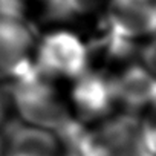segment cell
Returning a JSON list of instances; mask_svg holds the SVG:
<instances>
[{
	"label": "cell",
	"instance_id": "10",
	"mask_svg": "<svg viewBox=\"0 0 156 156\" xmlns=\"http://www.w3.org/2000/svg\"><path fill=\"white\" fill-rule=\"evenodd\" d=\"M3 104H5V101H3L2 92H0V119H2V116H3Z\"/></svg>",
	"mask_w": 156,
	"mask_h": 156
},
{
	"label": "cell",
	"instance_id": "1",
	"mask_svg": "<svg viewBox=\"0 0 156 156\" xmlns=\"http://www.w3.org/2000/svg\"><path fill=\"white\" fill-rule=\"evenodd\" d=\"M11 100L28 126L52 132L60 142L70 144L83 132V124L73 118L57 98L49 78L35 67L29 75L9 83Z\"/></svg>",
	"mask_w": 156,
	"mask_h": 156
},
{
	"label": "cell",
	"instance_id": "11",
	"mask_svg": "<svg viewBox=\"0 0 156 156\" xmlns=\"http://www.w3.org/2000/svg\"><path fill=\"white\" fill-rule=\"evenodd\" d=\"M23 2H25V0H23ZM41 2H49V0H41Z\"/></svg>",
	"mask_w": 156,
	"mask_h": 156
},
{
	"label": "cell",
	"instance_id": "2",
	"mask_svg": "<svg viewBox=\"0 0 156 156\" xmlns=\"http://www.w3.org/2000/svg\"><path fill=\"white\" fill-rule=\"evenodd\" d=\"M78 156H154V124L127 113L83 129L73 144Z\"/></svg>",
	"mask_w": 156,
	"mask_h": 156
},
{
	"label": "cell",
	"instance_id": "9",
	"mask_svg": "<svg viewBox=\"0 0 156 156\" xmlns=\"http://www.w3.org/2000/svg\"><path fill=\"white\" fill-rule=\"evenodd\" d=\"M70 14H89L98 6L107 3V0H61Z\"/></svg>",
	"mask_w": 156,
	"mask_h": 156
},
{
	"label": "cell",
	"instance_id": "7",
	"mask_svg": "<svg viewBox=\"0 0 156 156\" xmlns=\"http://www.w3.org/2000/svg\"><path fill=\"white\" fill-rule=\"evenodd\" d=\"M58 138L48 130L28 124L12 126L2 139V156H60Z\"/></svg>",
	"mask_w": 156,
	"mask_h": 156
},
{
	"label": "cell",
	"instance_id": "8",
	"mask_svg": "<svg viewBox=\"0 0 156 156\" xmlns=\"http://www.w3.org/2000/svg\"><path fill=\"white\" fill-rule=\"evenodd\" d=\"M115 101L130 110L144 109L154 103V76L144 66H129L115 78H110Z\"/></svg>",
	"mask_w": 156,
	"mask_h": 156
},
{
	"label": "cell",
	"instance_id": "5",
	"mask_svg": "<svg viewBox=\"0 0 156 156\" xmlns=\"http://www.w3.org/2000/svg\"><path fill=\"white\" fill-rule=\"evenodd\" d=\"M106 28L116 37L136 41L154 31V0H107Z\"/></svg>",
	"mask_w": 156,
	"mask_h": 156
},
{
	"label": "cell",
	"instance_id": "4",
	"mask_svg": "<svg viewBox=\"0 0 156 156\" xmlns=\"http://www.w3.org/2000/svg\"><path fill=\"white\" fill-rule=\"evenodd\" d=\"M35 38L25 19L0 17V81L14 83L35 69Z\"/></svg>",
	"mask_w": 156,
	"mask_h": 156
},
{
	"label": "cell",
	"instance_id": "3",
	"mask_svg": "<svg viewBox=\"0 0 156 156\" xmlns=\"http://www.w3.org/2000/svg\"><path fill=\"white\" fill-rule=\"evenodd\" d=\"M89 52L80 37L69 31L48 34L35 48V67L46 78H78L87 70Z\"/></svg>",
	"mask_w": 156,
	"mask_h": 156
},
{
	"label": "cell",
	"instance_id": "6",
	"mask_svg": "<svg viewBox=\"0 0 156 156\" xmlns=\"http://www.w3.org/2000/svg\"><path fill=\"white\" fill-rule=\"evenodd\" d=\"M72 103L80 122L107 116L116 103L110 78L87 69L83 75L75 78Z\"/></svg>",
	"mask_w": 156,
	"mask_h": 156
}]
</instances>
